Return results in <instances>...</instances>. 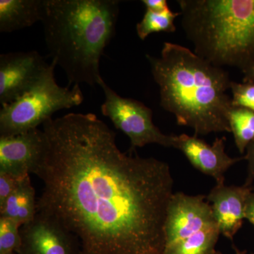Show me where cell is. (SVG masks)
Here are the masks:
<instances>
[{
	"label": "cell",
	"instance_id": "obj_19",
	"mask_svg": "<svg viewBox=\"0 0 254 254\" xmlns=\"http://www.w3.org/2000/svg\"><path fill=\"white\" fill-rule=\"evenodd\" d=\"M230 90L232 106L241 107L254 112V84L232 81Z\"/></svg>",
	"mask_w": 254,
	"mask_h": 254
},
{
	"label": "cell",
	"instance_id": "obj_7",
	"mask_svg": "<svg viewBox=\"0 0 254 254\" xmlns=\"http://www.w3.org/2000/svg\"><path fill=\"white\" fill-rule=\"evenodd\" d=\"M215 225L218 224L205 195L174 193L165 220V247Z\"/></svg>",
	"mask_w": 254,
	"mask_h": 254
},
{
	"label": "cell",
	"instance_id": "obj_8",
	"mask_svg": "<svg viewBox=\"0 0 254 254\" xmlns=\"http://www.w3.org/2000/svg\"><path fill=\"white\" fill-rule=\"evenodd\" d=\"M21 245L16 254H79V244L55 219L37 211L20 229Z\"/></svg>",
	"mask_w": 254,
	"mask_h": 254
},
{
	"label": "cell",
	"instance_id": "obj_17",
	"mask_svg": "<svg viewBox=\"0 0 254 254\" xmlns=\"http://www.w3.org/2000/svg\"><path fill=\"white\" fill-rule=\"evenodd\" d=\"M180 12H173L170 8L163 12H155L150 9L145 10L143 17L136 25V33L142 41L152 33L165 32L174 33L176 31L175 21Z\"/></svg>",
	"mask_w": 254,
	"mask_h": 254
},
{
	"label": "cell",
	"instance_id": "obj_6",
	"mask_svg": "<svg viewBox=\"0 0 254 254\" xmlns=\"http://www.w3.org/2000/svg\"><path fill=\"white\" fill-rule=\"evenodd\" d=\"M105 95L101 113L111 120L115 128L129 138L130 150L148 144L174 148L175 135L163 133L153 122V112L141 102L120 96L104 80L100 81Z\"/></svg>",
	"mask_w": 254,
	"mask_h": 254
},
{
	"label": "cell",
	"instance_id": "obj_1",
	"mask_svg": "<svg viewBox=\"0 0 254 254\" xmlns=\"http://www.w3.org/2000/svg\"><path fill=\"white\" fill-rule=\"evenodd\" d=\"M43 131L31 173L43 185L37 211L71 232L79 254H164L174 193L168 164L123 153L94 114L50 119Z\"/></svg>",
	"mask_w": 254,
	"mask_h": 254
},
{
	"label": "cell",
	"instance_id": "obj_12",
	"mask_svg": "<svg viewBox=\"0 0 254 254\" xmlns=\"http://www.w3.org/2000/svg\"><path fill=\"white\" fill-rule=\"evenodd\" d=\"M252 192V187L246 185L237 187L216 184L206 196V200L212 203L220 234L229 240L233 241L243 225L246 205Z\"/></svg>",
	"mask_w": 254,
	"mask_h": 254
},
{
	"label": "cell",
	"instance_id": "obj_3",
	"mask_svg": "<svg viewBox=\"0 0 254 254\" xmlns=\"http://www.w3.org/2000/svg\"><path fill=\"white\" fill-rule=\"evenodd\" d=\"M118 0H43L41 23L52 61L68 86L94 87L103 79L100 61L116 30Z\"/></svg>",
	"mask_w": 254,
	"mask_h": 254
},
{
	"label": "cell",
	"instance_id": "obj_10",
	"mask_svg": "<svg viewBox=\"0 0 254 254\" xmlns=\"http://www.w3.org/2000/svg\"><path fill=\"white\" fill-rule=\"evenodd\" d=\"M226 138H215L213 144L198 136L175 135L174 148L180 150L200 173L215 179L216 184L225 183V174L232 165L245 160V156L231 158L225 152Z\"/></svg>",
	"mask_w": 254,
	"mask_h": 254
},
{
	"label": "cell",
	"instance_id": "obj_5",
	"mask_svg": "<svg viewBox=\"0 0 254 254\" xmlns=\"http://www.w3.org/2000/svg\"><path fill=\"white\" fill-rule=\"evenodd\" d=\"M55 62L29 91L0 110V136H16L38 128L59 110L78 106L83 101L79 85L62 87L55 77Z\"/></svg>",
	"mask_w": 254,
	"mask_h": 254
},
{
	"label": "cell",
	"instance_id": "obj_13",
	"mask_svg": "<svg viewBox=\"0 0 254 254\" xmlns=\"http://www.w3.org/2000/svg\"><path fill=\"white\" fill-rule=\"evenodd\" d=\"M43 0H1L0 32L11 33L41 21Z\"/></svg>",
	"mask_w": 254,
	"mask_h": 254
},
{
	"label": "cell",
	"instance_id": "obj_2",
	"mask_svg": "<svg viewBox=\"0 0 254 254\" xmlns=\"http://www.w3.org/2000/svg\"><path fill=\"white\" fill-rule=\"evenodd\" d=\"M160 89V105L195 136L230 132V75L222 67L176 43H164L160 57L146 55Z\"/></svg>",
	"mask_w": 254,
	"mask_h": 254
},
{
	"label": "cell",
	"instance_id": "obj_18",
	"mask_svg": "<svg viewBox=\"0 0 254 254\" xmlns=\"http://www.w3.org/2000/svg\"><path fill=\"white\" fill-rule=\"evenodd\" d=\"M21 225L11 219L0 217V254H12L21 245Z\"/></svg>",
	"mask_w": 254,
	"mask_h": 254
},
{
	"label": "cell",
	"instance_id": "obj_23",
	"mask_svg": "<svg viewBox=\"0 0 254 254\" xmlns=\"http://www.w3.org/2000/svg\"><path fill=\"white\" fill-rule=\"evenodd\" d=\"M245 219L254 226V191L251 193L245 209Z\"/></svg>",
	"mask_w": 254,
	"mask_h": 254
},
{
	"label": "cell",
	"instance_id": "obj_15",
	"mask_svg": "<svg viewBox=\"0 0 254 254\" xmlns=\"http://www.w3.org/2000/svg\"><path fill=\"white\" fill-rule=\"evenodd\" d=\"M220 235L218 225L205 227L192 236L165 247L164 254H216L215 245Z\"/></svg>",
	"mask_w": 254,
	"mask_h": 254
},
{
	"label": "cell",
	"instance_id": "obj_20",
	"mask_svg": "<svg viewBox=\"0 0 254 254\" xmlns=\"http://www.w3.org/2000/svg\"><path fill=\"white\" fill-rule=\"evenodd\" d=\"M22 179L0 172V207L4 204Z\"/></svg>",
	"mask_w": 254,
	"mask_h": 254
},
{
	"label": "cell",
	"instance_id": "obj_9",
	"mask_svg": "<svg viewBox=\"0 0 254 254\" xmlns=\"http://www.w3.org/2000/svg\"><path fill=\"white\" fill-rule=\"evenodd\" d=\"M36 51L0 55V103L9 104L39 81L48 66Z\"/></svg>",
	"mask_w": 254,
	"mask_h": 254
},
{
	"label": "cell",
	"instance_id": "obj_11",
	"mask_svg": "<svg viewBox=\"0 0 254 254\" xmlns=\"http://www.w3.org/2000/svg\"><path fill=\"white\" fill-rule=\"evenodd\" d=\"M45 135L34 128L16 136H0V172L17 178L29 175L43 150Z\"/></svg>",
	"mask_w": 254,
	"mask_h": 254
},
{
	"label": "cell",
	"instance_id": "obj_14",
	"mask_svg": "<svg viewBox=\"0 0 254 254\" xmlns=\"http://www.w3.org/2000/svg\"><path fill=\"white\" fill-rule=\"evenodd\" d=\"M36 213V191L28 175L20 181L4 204L0 207V214L1 217L14 220L22 226L33 220Z\"/></svg>",
	"mask_w": 254,
	"mask_h": 254
},
{
	"label": "cell",
	"instance_id": "obj_26",
	"mask_svg": "<svg viewBox=\"0 0 254 254\" xmlns=\"http://www.w3.org/2000/svg\"><path fill=\"white\" fill-rule=\"evenodd\" d=\"M16 254L14 253V254Z\"/></svg>",
	"mask_w": 254,
	"mask_h": 254
},
{
	"label": "cell",
	"instance_id": "obj_25",
	"mask_svg": "<svg viewBox=\"0 0 254 254\" xmlns=\"http://www.w3.org/2000/svg\"><path fill=\"white\" fill-rule=\"evenodd\" d=\"M233 249H234V250H235V254H246L245 252H241V251L239 250L238 249H237L236 247H235V246H234ZM216 254H222L220 253V252H217Z\"/></svg>",
	"mask_w": 254,
	"mask_h": 254
},
{
	"label": "cell",
	"instance_id": "obj_22",
	"mask_svg": "<svg viewBox=\"0 0 254 254\" xmlns=\"http://www.w3.org/2000/svg\"><path fill=\"white\" fill-rule=\"evenodd\" d=\"M141 2L145 5L146 9H150L155 12H163L169 7L166 0H143Z\"/></svg>",
	"mask_w": 254,
	"mask_h": 254
},
{
	"label": "cell",
	"instance_id": "obj_24",
	"mask_svg": "<svg viewBox=\"0 0 254 254\" xmlns=\"http://www.w3.org/2000/svg\"><path fill=\"white\" fill-rule=\"evenodd\" d=\"M242 72L244 73L243 82L254 84V62Z\"/></svg>",
	"mask_w": 254,
	"mask_h": 254
},
{
	"label": "cell",
	"instance_id": "obj_21",
	"mask_svg": "<svg viewBox=\"0 0 254 254\" xmlns=\"http://www.w3.org/2000/svg\"><path fill=\"white\" fill-rule=\"evenodd\" d=\"M245 160L248 162V177L245 185L251 186L254 181V141L252 142L247 148V155Z\"/></svg>",
	"mask_w": 254,
	"mask_h": 254
},
{
	"label": "cell",
	"instance_id": "obj_4",
	"mask_svg": "<svg viewBox=\"0 0 254 254\" xmlns=\"http://www.w3.org/2000/svg\"><path fill=\"white\" fill-rule=\"evenodd\" d=\"M182 26L194 53L242 71L254 62V0H179Z\"/></svg>",
	"mask_w": 254,
	"mask_h": 254
},
{
	"label": "cell",
	"instance_id": "obj_16",
	"mask_svg": "<svg viewBox=\"0 0 254 254\" xmlns=\"http://www.w3.org/2000/svg\"><path fill=\"white\" fill-rule=\"evenodd\" d=\"M228 120L235 145L241 154H243L254 141V112L232 105Z\"/></svg>",
	"mask_w": 254,
	"mask_h": 254
}]
</instances>
